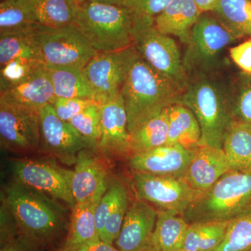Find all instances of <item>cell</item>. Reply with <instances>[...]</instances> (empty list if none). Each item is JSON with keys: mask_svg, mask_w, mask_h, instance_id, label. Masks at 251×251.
<instances>
[{"mask_svg": "<svg viewBox=\"0 0 251 251\" xmlns=\"http://www.w3.org/2000/svg\"><path fill=\"white\" fill-rule=\"evenodd\" d=\"M177 103L189 108L201 129L199 146L223 149L234 120L232 89L216 74L190 79Z\"/></svg>", "mask_w": 251, "mask_h": 251, "instance_id": "cell-1", "label": "cell"}, {"mask_svg": "<svg viewBox=\"0 0 251 251\" xmlns=\"http://www.w3.org/2000/svg\"><path fill=\"white\" fill-rule=\"evenodd\" d=\"M184 89L150 65L136 51L121 92L130 133L177 103Z\"/></svg>", "mask_w": 251, "mask_h": 251, "instance_id": "cell-2", "label": "cell"}, {"mask_svg": "<svg viewBox=\"0 0 251 251\" xmlns=\"http://www.w3.org/2000/svg\"><path fill=\"white\" fill-rule=\"evenodd\" d=\"M1 202L20 234L38 247L53 242L65 227L66 209L58 201L15 180L1 191Z\"/></svg>", "mask_w": 251, "mask_h": 251, "instance_id": "cell-3", "label": "cell"}, {"mask_svg": "<svg viewBox=\"0 0 251 251\" xmlns=\"http://www.w3.org/2000/svg\"><path fill=\"white\" fill-rule=\"evenodd\" d=\"M183 217L189 224L251 217V171L227 172L193 202Z\"/></svg>", "mask_w": 251, "mask_h": 251, "instance_id": "cell-4", "label": "cell"}, {"mask_svg": "<svg viewBox=\"0 0 251 251\" xmlns=\"http://www.w3.org/2000/svg\"><path fill=\"white\" fill-rule=\"evenodd\" d=\"M74 24L97 52L133 45L134 17L130 8L86 1L79 6Z\"/></svg>", "mask_w": 251, "mask_h": 251, "instance_id": "cell-5", "label": "cell"}, {"mask_svg": "<svg viewBox=\"0 0 251 251\" xmlns=\"http://www.w3.org/2000/svg\"><path fill=\"white\" fill-rule=\"evenodd\" d=\"M237 39L216 16L203 13L191 29L182 58L188 79L216 74L225 49Z\"/></svg>", "mask_w": 251, "mask_h": 251, "instance_id": "cell-6", "label": "cell"}, {"mask_svg": "<svg viewBox=\"0 0 251 251\" xmlns=\"http://www.w3.org/2000/svg\"><path fill=\"white\" fill-rule=\"evenodd\" d=\"M32 36L38 58L47 67L82 70L97 54L75 24L57 28L39 25Z\"/></svg>", "mask_w": 251, "mask_h": 251, "instance_id": "cell-7", "label": "cell"}, {"mask_svg": "<svg viewBox=\"0 0 251 251\" xmlns=\"http://www.w3.org/2000/svg\"><path fill=\"white\" fill-rule=\"evenodd\" d=\"M15 181L44 193L72 208L73 171L58 166L53 160L15 158L10 161Z\"/></svg>", "mask_w": 251, "mask_h": 251, "instance_id": "cell-8", "label": "cell"}, {"mask_svg": "<svg viewBox=\"0 0 251 251\" xmlns=\"http://www.w3.org/2000/svg\"><path fill=\"white\" fill-rule=\"evenodd\" d=\"M133 172L132 186L137 199L156 206L158 210L183 216L202 193L191 187L185 178Z\"/></svg>", "mask_w": 251, "mask_h": 251, "instance_id": "cell-9", "label": "cell"}, {"mask_svg": "<svg viewBox=\"0 0 251 251\" xmlns=\"http://www.w3.org/2000/svg\"><path fill=\"white\" fill-rule=\"evenodd\" d=\"M133 46L157 72L186 88L189 79L183 67L179 48L171 36L158 30L153 24H134Z\"/></svg>", "mask_w": 251, "mask_h": 251, "instance_id": "cell-10", "label": "cell"}, {"mask_svg": "<svg viewBox=\"0 0 251 251\" xmlns=\"http://www.w3.org/2000/svg\"><path fill=\"white\" fill-rule=\"evenodd\" d=\"M135 53L133 45L121 50L97 52L84 67L82 74L97 103L103 105L121 95Z\"/></svg>", "mask_w": 251, "mask_h": 251, "instance_id": "cell-11", "label": "cell"}, {"mask_svg": "<svg viewBox=\"0 0 251 251\" xmlns=\"http://www.w3.org/2000/svg\"><path fill=\"white\" fill-rule=\"evenodd\" d=\"M39 116L41 152L71 166L75 165L81 150H95L96 143L82 136L69 122L61 120L51 104L40 109Z\"/></svg>", "mask_w": 251, "mask_h": 251, "instance_id": "cell-12", "label": "cell"}, {"mask_svg": "<svg viewBox=\"0 0 251 251\" xmlns=\"http://www.w3.org/2000/svg\"><path fill=\"white\" fill-rule=\"evenodd\" d=\"M39 110L0 100V143L11 152L28 154L40 150Z\"/></svg>", "mask_w": 251, "mask_h": 251, "instance_id": "cell-13", "label": "cell"}, {"mask_svg": "<svg viewBox=\"0 0 251 251\" xmlns=\"http://www.w3.org/2000/svg\"><path fill=\"white\" fill-rule=\"evenodd\" d=\"M94 149L81 150L73 171L72 191L75 204L101 199L109 181L108 168Z\"/></svg>", "mask_w": 251, "mask_h": 251, "instance_id": "cell-14", "label": "cell"}, {"mask_svg": "<svg viewBox=\"0 0 251 251\" xmlns=\"http://www.w3.org/2000/svg\"><path fill=\"white\" fill-rule=\"evenodd\" d=\"M195 150L179 144H166L150 151L135 153L128 158L132 171L157 176L185 178Z\"/></svg>", "mask_w": 251, "mask_h": 251, "instance_id": "cell-15", "label": "cell"}, {"mask_svg": "<svg viewBox=\"0 0 251 251\" xmlns=\"http://www.w3.org/2000/svg\"><path fill=\"white\" fill-rule=\"evenodd\" d=\"M100 137L95 150L108 157H130L128 119L122 95L102 105Z\"/></svg>", "mask_w": 251, "mask_h": 251, "instance_id": "cell-16", "label": "cell"}, {"mask_svg": "<svg viewBox=\"0 0 251 251\" xmlns=\"http://www.w3.org/2000/svg\"><path fill=\"white\" fill-rule=\"evenodd\" d=\"M157 216L154 206L137 199L127 210L115 247L120 251H143L151 247Z\"/></svg>", "mask_w": 251, "mask_h": 251, "instance_id": "cell-17", "label": "cell"}, {"mask_svg": "<svg viewBox=\"0 0 251 251\" xmlns=\"http://www.w3.org/2000/svg\"><path fill=\"white\" fill-rule=\"evenodd\" d=\"M231 171L224 150L210 146L195 149L185 179L196 191L205 192Z\"/></svg>", "mask_w": 251, "mask_h": 251, "instance_id": "cell-18", "label": "cell"}, {"mask_svg": "<svg viewBox=\"0 0 251 251\" xmlns=\"http://www.w3.org/2000/svg\"><path fill=\"white\" fill-rule=\"evenodd\" d=\"M54 97L53 87L46 66L23 83L0 92V100L37 110L51 104Z\"/></svg>", "mask_w": 251, "mask_h": 251, "instance_id": "cell-19", "label": "cell"}, {"mask_svg": "<svg viewBox=\"0 0 251 251\" xmlns=\"http://www.w3.org/2000/svg\"><path fill=\"white\" fill-rule=\"evenodd\" d=\"M202 14L194 0H174L155 18L153 25L161 32L176 36L186 45L191 29Z\"/></svg>", "mask_w": 251, "mask_h": 251, "instance_id": "cell-20", "label": "cell"}, {"mask_svg": "<svg viewBox=\"0 0 251 251\" xmlns=\"http://www.w3.org/2000/svg\"><path fill=\"white\" fill-rule=\"evenodd\" d=\"M40 0H1L0 35L29 32L39 27L38 6Z\"/></svg>", "mask_w": 251, "mask_h": 251, "instance_id": "cell-21", "label": "cell"}, {"mask_svg": "<svg viewBox=\"0 0 251 251\" xmlns=\"http://www.w3.org/2000/svg\"><path fill=\"white\" fill-rule=\"evenodd\" d=\"M100 200L76 203L72 208L70 227L63 251H75L85 244L99 240L95 211Z\"/></svg>", "mask_w": 251, "mask_h": 251, "instance_id": "cell-22", "label": "cell"}, {"mask_svg": "<svg viewBox=\"0 0 251 251\" xmlns=\"http://www.w3.org/2000/svg\"><path fill=\"white\" fill-rule=\"evenodd\" d=\"M168 136L167 144H179L188 150L197 148L201 129L197 119L187 107L175 103L168 108Z\"/></svg>", "mask_w": 251, "mask_h": 251, "instance_id": "cell-23", "label": "cell"}, {"mask_svg": "<svg viewBox=\"0 0 251 251\" xmlns=\"http://www.w3.org/2000/svg\"><path fill=\"white\" fill-rule=\"evenodd\" d=\"M231 171H251V125L234 121L223 145Z\"/></svg>", "mask_w": 251, "mask_h": 251, "instance_id": "cell-24", "label": "cell"}, {"mask_svg": "<svg viewBox=\"0 0 251 251\" xmlns=\"http://www.w3.org/2000/svg\"><path fill=\"white\" fill-rule=\"evenodd\" d=\"M152 245L160 251H178L182 249L188 226L183 216L171 211L158 210Z\"/></svg>", "mask_w": 251, "mask_h": 251, "instance_id": "cell-25", "label": "cell"}, {"mask_svg": "<svg viewBox=\"0 0 251 251\" xmlns=\"http://www.w3.org/2000/svg\"><path fill=\"white\" fill-rule=\"evenodd\" d=\"M168 108L129 133L130 156L150 151L168 142Z\"/></svg>", "mask_w": 251, "mask_h": 251, "instance_id": "cell-26", "label": "cell"}, {"mask_svg": "<svg viewBox=\"0 0 251 251\" xmlns=\"http://www.w3.org/2000/svg\"><path fill=\"white\" fill-rule=\"evenodd\" d=\"M46 68L56 97L89 99L96 101L94 92L85 80L82 70L73 68Z\"/></svg>", "mask_w": 251, "mask_h": 251, "instance_id": "cell-27", "label": "cell"}, {"mask_svg": "<svg viewBox=\"0 0 251 251\" xmlns=\"http://www.w3.org/2000/svg\"><path fill=\"white\" fill-rule=\"evenodd\" d=\"M212 12L238 39L251 37L250 0H219Z\"/></svg>", "mask_w": 251, "mask_h": 251, "instance_id": "cell-28", "label": "cell"}, {"mask_svg": "<svg viewBox=\"0 0 251 251\" xmlns=\"http://www.w3.org/2000/svg\"><path fill=\"white\" fill-rule=\"evenodd\" d=\"M229 222H197L189 224L182 249L186 251H213L226 235Z\"/></svg>", "mask_w": 251, "mask_h": 251, "instance_id": "cell-29", "label": "cell"}, {"mask_svg": "<svg viewBox=\"0 0 251 251\" xmlns=\"http://www.w3.org/2000/svg\"><path fill=\"white\" fill-rule=\"evenodd\" d=\"M79 6L70 0H40L37 10L38 23L50 28L74 24Z\"/></svg>", "mask_w": 251, "mask_h": 251, "instance_id": "cell-30", "label": "cell"}, {"mask_svg": "<svg viewBox=\"0 0 251 251\" xmlns=\"http://www.w3.org/2000/svg\"><path fill=\"white\" fill-rule=\"evenodd\" d=\"M34 31L0 35V67L15 59L27 58L39 60L33 40L32 33Z\"/></svg>", "mask_w": 251, "mask_h": 251, "instance_id": "cell-31", "label": "cell"}, {"mask_svg": "<svg viewBox=\"0 0 251 251\" xmlns=\"http://www.w3.org/2000/svg\"><path fill=\"white\" fill-rule=\"evenodd\" d=\"M37 59L18 58L0 67V92L20 85L44 67Z\"/></svg>", "mask_w": 251, "mask_h": 251, "instance_id": "cell-32", "label": "cell"}, {"mask_svg": "<svg viewBox=\"0 0 251 251\" xmlns=\"http://www.w3.org/2000/svg\"><path fill=\"white\" fill-rule=\"evenodd\" d=\"M231 89L234 120L251 125V74H238Z\"/></svg>", "mask_w": 251, "mask_h": 251, "instance_id": "cell-33", "label": "cell"}, {"mask_svg": "<svg viewBox=\"0 0 251 251\" xmlns=\"http://www.w3.org/2000/svg\"><path fill=\"white\" fill-rule=\"evenodd\" d=\"M213 251H251V217L230 221L224 239Z\"/></svg>", "mask_w": 251, "mask_h": 251, "instance_id": "cell-34", "label": "cell"}, {"mask_svg": "<svg viewBox=\"0 0 251 251\" xmlns=\"http://www.w3.org/2000/svg\"><path fill=\"white\" fill-rule=\"evenodd\" d=\"M102 105L100 103H94L69 122L82 136L94 142L96 145L101 133Z\"/></svg>", "mask_w": 251, "mask_h": 251, "instance_id": "cell-35", "label": "cell"}, {"mask_svg": "<svg viewBox=\"0 0 251 251\" xmlns=\"http://www.w3.org/2000/svg\"><path fill=\"white\" fill-rule=\"evenodd\" d=\"M174 0H135L130 9L135 24L152 25L155 18Z\"/></svg>", "mask_w": 251, "mask_h": 251, "instance_id": "cell-36", "label": "cell"}, {"mask_svg": "<svg viewBox=\"0 0 251 251\" xmlns=\"http://www.w3.org/2000/svg\"><path fill=\"white\" fill-rule=\"evenodd\" d=\"M96 103L97 102L89 99H66L55 97L51 105L61 120L69 122L73 117L76 116Z\"/></svg>", "mask_w": 251, "mask_h": 251, "instance_id": "cell-37", "label": "cell"}, {"mask_svg": "<svg viewBox=\"0 0 251 251\" xmlns=\"http://www.w3.org/2000/svg\"><path fill=\"white\" fill-rule=\"evenodd\" d=\"M229 56L243 72L251 74V39L231 48Z\"/></svg>", "mask_w": 251, "mask_h": 251, "instance_id": "cell-38", "label": "cell"}, {"mask_svg": "<svg viewBox=\"0 0 251 251\" xmlns=\"http://www.w3.org/2000/svg\"><path fill=\"white\" fill-rule=\"evenodd\" d=\"M0 245V251H36L38 247L21 234Z\"/></svg>", "mask_w": 251, "mask_h": 251, "instance_id": "cell-39", "label": "cell"}, {"mask_svg": "<svg viewBox=\"0 0 251 251\" xmlns=\"http://www.w3.org/2000/svg\"><path fill=\"white\" fill-rule=\"evenodd\" d=\"M75 251H120L114 246L99 239L85 244Z\"/></svg>", "mask_w": 251, "mask_h": 251, "instance_id": "cell-40", "label": "cell"}, {"mask_svg": "<svg viewBox=\"0 0 251 251\" xmlns=\"http://www.w3.org/2000/svg\"><path fill=\"white\" fill-rule=\"evenodd\" d=\"M219 1V0H194L198 8L203 13L209 12V11L212 12Z\"/></svg>", "mask_w": 251, "mask_h": 251, "instance_id": "cell-41", "label": "cell"}, {"mask_svg": "<svg viewBox=\"0 0 251 251\" xmlns=\"http://www.w3.org/2000/svg\"><path fill=\"white\" fill-rule=\"evenodd\" d=\"M90 2L99 3V4L117 5L131 8L135 0H87Z\"/></svg>", "mask_w": 251, "mask_h": 251, "instance_id": "cell-42", "label": "cell"}, {"mask_svg": "<svg viewBox=\"0 0 251 251\" xmlns=\"http://www.w3.org/2000/svg\"><path fill=\"white\" fill-rule=\"evenodd\" d=\"M70 1H73V2L75 3V4L81 5L83 4L84 2H85L87 0H70Z\"/></svg>", "mask_w": 251, "mask_h": 251, "instance_id": "cell-43", "label": "cell"}, {"mask_svg": "<svg viewBox=\"0 0 251 251\" xmlns=\"http://www.w3.org/2000/svg\"><path fill=\"white\" fill-rule=\"evenodd\" d=\"M143 251H160L158 250V249H157L156 247H153V246H151V247H150V248H148V249H147L146 250Z\"/></svg>", "mask_w": 251, "mask_h": 251, "instance_id": "cell-44", "label": "cell"}, {"mask_svg": "<svg viewBox=\"0 0 251 251\" xmlns=\"http://www.w3.org/2000/svg\"><path fill=\"white\" fill-rule=\"evenodd\" d=\"M178 251H186L184 250V249H181V250H179Z\"/></svg>", "mask_w": 251, "mask_h": 251, "instance_id": "cell-45", "label": "cell"}, {"mask_svg": "<svg viewBox=\"0 0 251 251\" xmlns=\"http://www.w3.org/2000/svg\"><path fill=\"white\" fill-rule=\"evenodd\" d=\"M250 1H251V0H250Z\"/></svg>", "mask_w": 251, "mask_h": 251, "instance_id": "cell-46", "label": "cell"}]
</instances>
